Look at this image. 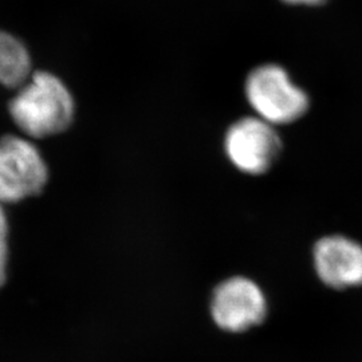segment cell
<instances>
[{"label": "cell", "instance_id": "6da1fadb", "mask_svg": "<svg viewBox=\"0 0 362 362\" xmlns=\"http://www.w3.org/2000/svg\"><path fill=\"white\" fill-rule=\"evenodd\" d=\"M74 100L52 73L35 71L8 104L15 125L27 137L46 139L65 132L74 118Z\"/></svg>", "mask_w": 362, "mask_h": 362}, {"label": "cell", "instance_id": "7a4b0ae2", "mask_svg": "<svg viewBox=\"0 0 362 362\" xmlns=\"http://www.w3.org/2000/svg\"><path fill=\"white\" fill-rule=\"evenodd\" d=\"M245 93L255 115L274 127L297 122L310 107L309 94L278 64H264L251 70Z\"/></svg>", "mask_w": 362, "mask_h": 362}, {"label": "cell", "instance_id": "3957f363", "mask_svg": "<svg viewBox=\"0 0 362 362\" xmlns=\"http://www.w3.org/2000/svg\"><path fill=\"white\" fill-rule=\"evenodd\" d=\"M224 151L235 168L246 175L259 176L276 164L284 143L276 127L258 116L243 117L227 130Z\"/></svg>", "mask_w": 362, "mask_h": 362}, {"label": "cell", "instance_id": "277c9868", "mask_svg": "<svg viewBox=\"0 0 362 362\" xmlns=\"http://www.w3.org/2000/svg\"><path fill=\"white\" fill-rule=\"evenodd\" d=\"M49 168L38 148L19 136L0 139V203H18L40 194Z\"/></svg>", "mask_w": 362, "mask_h": 362}, {"label": "cell", "instance_id": "5b68a950", "mask_svg": "<svg viewBox=\"0 0 362 362\" xmlns=\"http://www.w3.org/2000/svg\"><path fill=\"white\" fill-rule=\"evenodd\" d=\"M211 315L224 332L243 333L262 324L267 315L263 290L246 276H231L215 287Z\"/></svg>", "mask_w": 362, "mask_h": 362}, {"label": "cell", "instance_id": "8992f818", "mask_svg": "<svg viewBox=\"0 0 362 362\" xmlns=\"http://www.w3.org/2000/svg\"><path fill=\"white\" fill-rule=\"evenodd\" d=\"M313 263L318 278L332 288L362 286V245L344 235H327L313 248Z\"/></svg>", "mask_w": 362, "mask_h": 362}, {"label": "cell", "instance_id": "52a82bcc", "mask_svg": "<svg viewBox=\"0 0 362 362\" xmlns=\"http://www.w3.org/2000/svg\"><path fill=\"white\" fill-rule=\"evenodd\" d=\"M31 77V57L21 39L0 30V85L19 89Z\"/></svg>", "mask_w": 362, "mask_h": 362}, {"label": "cell", "instance_id": "ba28073f", "mask_svg": "<svg viewBox=\"0 0 362 362\" xmlns=\"http://www.w3.org/2000/svg\"><path fill=\"white\" fill-rule=\"evenodd\" d=\"M8 266V220L3 203H0V287L7 279Z\"/></svg>", "mask_w": 362, "mask_h": 362}, {"label": "cell", "instance_id": "9c48e42d", "mask_svg": "<svg viewBox=\"0 0 362 362\" xmlns=\"http://www.w3.org/2000/svg\"><path fill=\"white\" fill-rule=\"evenodd\" d=\"M286 4L290 6H302V7H320L325 4L327 0H282Z\"/></svg>", "mask_w": 362, "mask_h": 362}]
</instances>
